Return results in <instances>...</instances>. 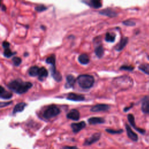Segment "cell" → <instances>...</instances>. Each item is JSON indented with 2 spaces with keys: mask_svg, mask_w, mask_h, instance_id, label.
I'll list each match as a JSON object with an SVG mask.
<instances>
[{
  "mask_svg": "<svg viewBox=\"0 0 149 149\" xmlns=\"http://www.w3.org/2000/svg\"><path fill=\"white\" fill-rule=\"evenodd\" d=\"M8 87L18 94H22L27 91L33 86V84L29 82H23L20 79H17L10 82L8 85Z\"/></svg>",
  "mask_w": 149,
  "mask_h": 149,
  "instance_id": "6da1fadb",
  "label": "cell"
},
{
  "mask_svg": "<svg viewBox=\"0 0 149 149\" xmlns=\"http://www.w3.org/2000/svg\"><path fill=\"white\" fill-rule=\"evenodd\" d=\"M76 81L81 88L89 89L93 86L94 83V78L91 75L83 74L78 77Z\"/></svg>",
  "mask_w": 149,
  "mask_h": 149,
  "instance_id": "7a4b0ae2",
  "label": "cell"
},
{
  "mask_svg": "<svg viewBox=\"0 0 149 149\" xmlns=\"http://www.w3.org/2000/svg\"><path fill=\"white\" fill-rule=\"evenodd\" d=\"M61 113L60 109L56 105H51L48 106L43 114V117L46 119L53 118Z\"/></svg>",
  "mask_w": 149,
  "mask_h": 149,
  "instance_id": "3957f363",
  "label": "cell"
},
{
  "mask_svg": "<svg viewBox=\"0 0 149 149\" xmlns=\"http://www.w3.org/2000/svg\"><path fill=\"white\" fill-rule=\"evenodd\" d=\"M101 135H102L100 133L97 132V133H94L90 137H89L85 140V141H84L83 145L85 146H90V145L93 144V143H96L97 141H98L99 140H100V139L101 137Z\"/></svg>",
  "mask_w": 149,
  "mask_h": 149,
  "instance_id": "277c9868",
  "label": "cell"
},
{
  "mask_svg": "<svg viewBox=\"0 0 149 149\" xmlns=\"http://www.w3.org/2000/svg\"><path fill=\"white\" fill-rule=\"evenodd\" d=\"M67 99L73 102H82L85 100V97L82 94L69 93L67 95Z\"/></svg>",
  "mask_w": 149,
  "mask_h": 149,
  "instance_id": "5b68a950",
  "label": "cell"
},
{
  "mask_svg": "<svg viewBox=\"0 0 149 149\" xmlns=\"http://www.w3.org/2000/svg\"><path fill=\"white\" fill-rule=\"evenodd\" d=\"M110 109V107L108 104H98L92 107L90 109V111L94 112V113L101 112V111L104 112V111H108Z\"/></svg>",
  "mask_w": 149,
  "mask_h": 149,
  "instance_id": "8992f818",
  "label": "cell"
},
{
  "mask_svg": "<svg viewBox=\"0 0 149 149\" xmlns=\"http://www.w3.org/2000/svg\"><path fill=\"white\" fill-rule=\"evenodd\" d=\"M128 121L129 122V124H130V125L133 127V128H134L136 130H137V132H139L140 133L144 135L146 133V130L142 128H140L136 126V124H135V117L133 114H129L128 115Z\"/></svg>",
  "mask_w": 149,
  "mask_h": 149,
  "instance_id": "52a82bcc",
  "label": "cell"
},
{
  "mask_svg": "<svg viewBox=\"0 0 149 149\" xmlns=\"http://www.w3.org/2000/svg\"><path fill=\"white\" fill-rule=\"evenodd\" d=\"M98 13L100 15H104L109 18H115L118 16L117 12L115 11H114L113 9L110 8H107L102 10L99 11Z\"/></svg>",
  "mask_w": 149,
  "mask_h": 149,
  "instance_id": "ba28073f",
  "label": "cell"
},
{
  "mask_svg": "<svg viewBox=\"0 0 149 149\" xmlns=\"http://www.w3.org/2000/svg\"><path fill=\"white\" fill-rule=\"evenodd\" d=\"M86 126V122L84 121H81L78 123H72L71 125L72 131L74 133H77L81 130L84 129Z\"/></svg>",
  "mask_w": 149,
  "mask_h": 149,
  "instance_id": "9c48e42d",
  "label": "cell"
},
{
  "mask_svg": "<svg viewBox=\"0 0 149 149\" xmlns=\"http://www.w3.org/2000/svg\"><path fill=\"white\" fill-rule=\"evenodd\" d=\"M50 71H51L52 77L54 78V79L56 82H60L62 81V76L61 73L57 70L56 65L51 66V67L50 68Z\"/></svg>",
  "mask_w": 149,
  "mask_h": 149,
  "instance_id": "30bf717a",
  "label": "cell"
},
{
  "mask_svg": "<svg viewBox=\"0 0 149 149\" xmlns=\"http://www.w3.org/2000/svg\"><path fill=\"white\" fill-rule=\"evenodd\" d=\"M125 128H126V133H127V135H128V137L130 140L133 141H135V142L137 141V140H138V136H137V135L136 133H135L132 130V129H131L130 126L128 124H125Z\"/></svg>",
  "mask_w": 149,
  "mask_h": 149,
  "instance_id": "8fae6325",
  "label": "cell"
},
{
  "mask_svg": "<svg viewBox=\"0 0 149 149\" xmlns=\"http://www.w3.org/2000/svg\"><path fill=\"white\" fill-rule=\"evenodd\" d=\"M129 41V38L127 37H123L120 40L119 42L116 45L115 49L117 51H121L126 47Z\"/></svg>",
  "mask_w": 149,
  "mask_h": 149,
  "instance_id": "7c38bea8",
  "label": "cell"
},
{
  "mask_svg": "<svg viewBox=\"0 0 149 149\" xmlns=\"http://www.w3.org/2000/svg\"><path fill=\"white\" fill-rule=\"evenodd\" d=\"M67 118L73 121H78L80 118V113L78 110L72 109L67 114Z\"/></svg>",
  "mask_w": 149,
  "mask_h": 149,
  "instance_id": "4fadbf2b",
  "label": "cell"
},
{
  "mask_svg": "<svg viewBox=\"0 0 149 149\" xmlns=\"http://www.w3.org/2000/svg\"><path fill=\"white\" fill-rule=\"evenodd\" d=\"M76 80V79L72 75H67L66 77V83L65 84V87L67 89L73 87Z\"/></svg>",
  "mask_w": 149,
  "mask_h": 149,
  "instance_id": "5bb4252c",
  "label": "cell"
},
{
  "mask_svg": "<svg viewBox=\"0 0 149 149\" xmlns=\"http://www.w3.org/2000/svg\"><path fill=\"white\" fill-rule=\"evenodd\" d=\"M83 3L86 4L88 6L95 8V9H99L102 7V4L100 1L98 0H91V1H83Z\"/></svg>",
  "mask_w": 149,
  "mask_h": 149,
  "instance_id": "9a60e30c",
  "label": "cell"
},
{
  "mask_svg": "<svg viewBox=\"0 0 149 149\" xmlns=\"http://www.w3.org/2000/svg\"><path fill=\"white\" fill-rule=\"evenodd\" d=\"M0 97L2 99H5V100H8L12 97V94L7 91L2 86L0 87Z\"/></svg>",
  "mask_w": 149,
  "mask_h": 149,
  "instance_id": "2e32d148",
  "label": "cell"
},
{
  "mask_svg": "<svg viewBox=\"0 0 149 149\" xmlns=\"http://www.w3.org/2000/svg\"><path fill=\"white\" fill-rule=\"evenodd\" d=\"M48 71L44 67L40 68L38 74V80L42 82L45 80V79L48 76Z\"/></svg>",
  "mask_w": 149,
  "mask_h": 149,
  "instance_id": "e0dca14e",
  "label": "cell"
},
{
  "mask_svg": "<svg viewBox=\"0 0 149 149\" xmlns=\"http://www.w3.org/2000/svg\"><path fill=\"white\" fill-rule=\"evenodd\" d=\"M88 122L90 125L102 124L105 122V119L102 117H91L88 119Z\"/></svg>",
  "mask_w": 149,
  "mask_h": 149,
  "instance_id": "ac0fdd59",
  "label": "cell"
},
{
  "mask_svg": "<svg viewBox=\"0 0 149 149\" xmlns=\"http://www.w3.org/2000/svg\"><path fill=\"white\" fill-rule=\"evenodd\" d=\"M27 106V104L25 103H23V102H22V103H18L17 104H16V106L14 107V108L13 110V111H12V114L14 115L16 114V113H21L22 112L25 107Z\"/></svg>",
  "mask_w": 149,
  "mask_h": 149,
  "instance_id": "d6986e66",
  "label": "cell"
},
{
  "mask_svg": "<svg viewBox=\"0 0 149 149\" xmlns=\"http://www.w3.org/2000/svg\"><path fill=\"white\" fill-rule=\"evenodd\" d=\"M94 53L98 58H101L104 54V49L102 45H98L95 47L94 49Z\"/></svg>",
  "mask_w": 149,
  "mask_h": 149,
  "instance_id": "ffe728a7",
  "label": "cell"
},
{
  "mask_svg": "<svg viewBox=\"0 0 149 149\" xmlns=\"http://www.w3.org/2000/svg\"><path fill=\"white\" fill-rule=\"evenodd\" d=\"M78 61L82 65H87L90 62V58L87 54L83 53L80 54L78 57Z\"/></svg>",
  "mask_w": 149,
  "mask_h": 149,
  "instance_id": "44dd1931",
  "label": "cell"
},
{
  "mask_svg": "<svg viewBox=\"0 0 149 149\" xmlns=\"http://www.w3.org/2000/svg\"><path fill=\"white\" fill-rule=\"evenodd\" d=\"M141 111L143 113L149 115V99L145 98L141 104Z\"/></svg>",
  "mask_w": 149,
  "mask_h": 149,
  "instance_id": "7402d4cb",
  "label": "cell"
},
{
  "mask_svg": "<svg viewBox=\"0 0 149 149\" xmlns=\"http://www.w3.org/2000/svg\"><path fill=\"white\" fill-rule=\"evenodd\" d=\"M39 69L40 68H38L37 66H33L30 67L28 70L29 75L32 77H35L37 76H38Z\"/></svg>",
  "mask_w": 149,
  "mask_h": 149,
  "instance_id": "603a6c76",
  "label": "cell"
},
{
  "mask_svg": "<svg viewBox=\"0 0 149 149\" xmlns=\"http://www.w3.org/2000/svg\"><path fill=\"white\" fill-rule=\"evenodd\" d=\"M115 37H116L115 34L110 33L109 32H107L106 34L105 40H106V41L108 42V43H114L115 40Z\"/></svg>",
  "mask_w": 149,
  "mask_h": 149,
  "instance_id": "cb8c5ba5",
  "label": "cell"
},
{
  "mask_svg": "<svg viewBox=\"0 0 149 149\" xmlns=\"http://www.w3.org/2000/svg\"><path fill=\"white\" fill-rule=\"evenodd\" d=\"M139 69L142 71L143 73L147 75H149V64H142L139 65Z\"/></svg>",
  "mask_w": 149,
  "mask_h": 149,
  "instance_id": "d4e9b609",
  "label": "cell"
},
{
  "mask_svg": "<svg viewBox=\"0 0 149 149\" xmlns=\"http://www.w3.org/2000/svg\"><path fill=\"white\" fill-rule=\"evenodd\" d=\"M56 56L54 54H52L45 60V62L48 64L51 65V66H54L56 65Z\"/></svg>",
  "mask_w": 149,
  "mask_h": 149,
  "instance_id": "484cf974",
  "label": "cell"
},
{
  "mask_svg": "<svg viewBox=\"0 0 149 149\" xmlns=\"http://www.w3.org/2000/svg\"><path fill=\"white\" fill-rule=\"evenodd\" d=\"M16 53H14L11 51V49L10 48H7L4 49V51L3 53V55L6 58H10L12 56L16 54Z\"/></svg>",
  "mask_w": 149,
  "mask_h": 149,
  "instance_id": "4316f807",
  "label": "cell"
},
{
  "mask_svg": "<svg viewBox=\"0 0 149 149\" xmlns=\"http://www.w3.org/2000/svg\"><path fill=\"white\" fill-rule=\"evenodd\" d=\"M12 62H13L14 65L15 67L19 66L22 64V59L20 57H13L12 59Z\"/></svg>",
  "mask_w": 149,
  "mask_h": 149,
  "instance_id": "83f0119b",
  "label": "cell"
},
{
  "mask_svg": "<svg viewBox=\"0 0 149 149\" xmlns=\"http://www.w3.org/2000/svg\"><path fill=\"white\" fill-rule=\"evenodd\" d=\"M35 10L38 12H43V11H45L47 10V7H45L44 5H43V4H40V5H38L37 6H36L35 8H34Z\"/></svg>",
  "mask_w": 149,
  "mask_h": 149,
  "instance_id": "f1b7e54d",
  "label": "cell"
},
{
  "mask_svg": "<svg viewBox=\"0 0 149 149\" xmlns=\"http://www.w3.org/2000/svg\"><path fill=\"white\" fill-rule=\"evenodd\" d=\"M106 131L110 134H121L122 133L124 130L122 129H119V130H114V129H106Z\"/></svg>",
  "mask_w": 149,
  "mask_h": 149,
  "instance_id": "f546056e",
  "label": "cell"
},
{
  "mask_svg": "<svg viewBox=\"0 0 149 149\" xmlns=\"http://www.w3.org/2000/svg\"><path fill=\"white\" fill-rule=\"evenodd\" d=\"M135 68L131 65H122L119 68L120 70L122 71H133Z\"/></svg>",
  "mask_w": 149,
  "mask_h": 149,
  "instance_id": "4dcf8cb0",
  "label": "cell"
},
{
  "mask_svg": "<svg viewBox=\"0 0 149 149\" xmlns=\"http://www.w3.org/2000/svg\"><path fill=\"white\" fill-rule=\"evenodd\" d=\"M122 23H123V25L127 26H134L136 25V23L130 19L125 21L122 22Z\"/></svg>",
  "mask_w": 149,
  "mask_h": 149,
  "instance_id": "1f68e13d",
  "label": "cell"
},
{
  "mask_svg": "<svg viewBox=\"0 0 149 149\" xmlns=\"http://www.w3.org/2000/svg\"><path fill=\"white\" fill-rule=\"evenodd\" d=\"M12 103V102H1L0 103V107L1 108H3L5 107H7L10 104H11Z\"/></svg>",
  "mask_w": 149,
  "mask_h": 149,
  "instance_id": "d6a6232c",
  "label": "cell"
},
{
  "mask_svg": "<svg viewBox=\"0 0 149 149\" xmlns=\"http://www.w3.org/2000/svg\"><path fill=\"white\" fill-rule=\"evenodd\" d=\"M2 45H3V48L4 49H5V48H10V43H9L7 41H4L3 44H2Z\"/></svg>",
  "mask_w": 149,
  "mask_h": 149,
  "instance_id": "836d02e7",
  "label": "cell"
},
{
  "mask_svg": "<svg viewBox=\"0 0 149 149\" xmlns=\"http://www.w3.org/2000/svg\"><path fill=\"white\" fill-rule=\"evenodd\" d=\"M61 149H79L76 146H64Z\"/></svg>",
  "mask_w": 149,
  "mask_h": 149,
  "instance_id": "e575fe53",
  "label": "cell"
},
{
  "mask_svg": "<svg viewBox=\"0 0 149 149\" xmlns=\"http://www.w3.org/2000/svg\"><path fill=\"white\" fill-rule=\"evenodd\" d=\"M133 106V104H132L130 106H129V107H125V108L124 109V112H127V111H128L130 108H132Z\"/></svg>",
  "mask_w": 149,
  "mask_h": 149,
  "instance_id": "d590c367",
  "label": "cell"
},
{
  "mask_svg": "<svg viewBox=\"0 0 149 149\" xmlns=\"http://www.w3.org/2000/svg\"><path fill=\"white\" fill-rule=\"evenodd\" d=\"M6 9H7V8H6V7L5 6V5H1V10H2V11H6Z\"/></svg>",
  "mask_w": 149,
  "mask_h": 149,
  "instance_id": "8d00e7d4",
  "label": "cell"
},
{
  "mask_svg": "<svg viewBox=\"0 0 149 149\" xmlns=\"http://www.w3.org/2000/svg\"><path fill=\"white\" fill-rule=\"evenodd\" d=\"M41 27L42 29H43V30H45V28H46V27H45V26H41Z\"/></svg>",
  "mask_w": 149,
  "mask_h": 149,
  "instance_id": "74e56055",
  "label": "cell"
},
{
  "mask_svg": "<svg viewBox=\"0 0 149 149\" xmlns=\"http://www.w3.org/2000/svg\"><path fill=\"white\" fill-rule=\"evenodd\" d=\"M29 55V54L27 53H25V54H24V56H25V57H27V56H28Z\"/></svg>",
  "mask_w": 149,
  "mask_h": 149,
  "instance_id": "f35d334b",
  "label": "cell"
},
{
  "mask_svg": "<svg viewBox=\"0 0 149 149\" xmlns=\"http://www.w3.org/2000/svg\"><path fill=\"white\" fill-rule=\"evenodd\" d=\"M147 58L149 60V56H147Z\"/></svg>",
  "mask_w": 149,
  "mask_h": 149,
  "instance_id": "ab89813d",
  "label": "cell"
}]
</instances>
